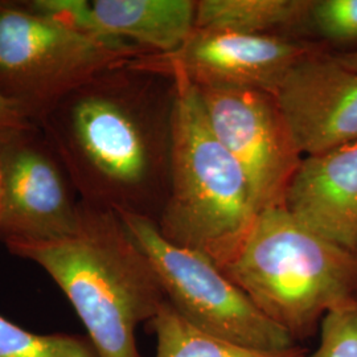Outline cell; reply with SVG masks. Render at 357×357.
I'll return each mask as SVG.
<instances>
[{
	"instance_id": "17",
	"label": "cell",
	"mask_w": 357,
	"mask_h": 357,
	"mask_svg": "<svg viewBox=\"0 0 357 357\" xmlns=\"http://www.w3.org/2000/svg\"><path fill=\"white\" fill-rule=\"evenodd\" d=\"M310 24L320 36L335 43L357 41V0H317Z\"/></svg>"
},
{
	"instance_id": "20",
	"label": "cell",
	"mask_w": 357,
	"mask_h": 357,
	"mask_svg": "<svg viewBox=\"0 0 357 357\" xmlns=\"http://www.w3.org/2000/svg\"><path fill=\"white\" fill-rule=\"evenodd\" d=\"M0 197H1V178H0Z\"/></svg>"
},
{
	"instance_id": "14",
	"label": "cell",
	"mask_w": 357,
	"mask_h": 357,
	"mask_svg": "<svg viewBox=\"0 0 357 357\" xmlns=\"http://www.w3.org/2000/svg\"><path fill=\"white\" fill-rule=\"evenodd\" d=\"M147 324L156 337L155 357H305L308 352L299 344L281 351L236 344L197 328L168 301Z\"/></svg>"
},
{
	"instance_id": "10",
	"label": "cell",
	"mask_w": 357,
	"mask_h": 357,
	"mask_svg": "<svg viewBox=\"0 0 357 357\" xmlns=\"http://www.w3.org/2000/svg\"><path fill=\"white\" fill-rule=\"evenodd\" d=\"M275 97L303 155L357 142V72L333 54L320 50L295 65Z\"/></svg>"
},
{
	"instance_id": "3",
	"label": "cell",
	"mask_w": 357,
	"mask_h": 357,
	"mask_svg": "<svg viewBox=\"0 0 357 357\" xmlns=\"http://www.w3.org/2000/svg\"><path fill=\"white\" fill-rule=\"evenodd\" d=\"M220 270L296 343L319 332L327 314L357 303V250L307 229L284 208L258 213Z\"/></svg>"
},
{
	"instance_id": "19",
	"label": "cell",
	"mask_w": 357,
	"mask_h": 357,
	"mask_svg": "<svg viewBox=\"0 0 357 357\" xmlns=\"http://www.w3.org/2000/svg\"><path fill=\"white\" fill-rule=\"evenodd\" d=\"M335 59L339 64L343 65L345 68L357 72V51L347 52L343 54H336Z\"/></svg>"
},
{
	"instance_id": "9",
	"label": "cell",
	"mask_w": 357,
	"mask_h": 357,
	"mask_svg": "<svg viewBox=\"0 0 357 357\" xmlns=\"http://www.w3.org/2000/svg\"><path fill=\"white\" fill-rule=\"evenodd\" d=\"M320 50L315 43L283 35L195 28L178 51L146 53L135 63L163 76L181 75L196 88H243L275 96L294 66Z\"/></svg>"
},
{
	"instance_id": "2",
	"label": "cell",
	"mask_w": 357,
	"mask_h": 357,
	"mask_svg": "<svg viewBox=\"0 0 357 357\" xmlns=\"http://www.w3.org/2000/svg\"><path fill=\"white\" fill-rule=\"evenodd\" d=\"M65 294L100 357H142L137 328L167 302L153 265L114 209L79 200L76 227L50 241L6 243Z\"/></svg>"
},
{
	"instance_id": "12",
	"label": "cell",
	"mask_w": 357,
	"mask_h": 357,
	"mask_svg": "<svg viewBox=\"0 0 357 357\" xmlns=\"http://www.w3.org/2000/svg\"><path fill=\"white\" fill-rule=\"evenodd\" d=\"M283 208L320 237L357 250V142L305 156Z\"/></svg>"
},
{
	"instance_id": "5",
	"label": "cell",
	"mask_w": 357,
	"mask_h": 357,
	"mask_svg": "<svg viewBox=\"0 0 357 357\" xmlns=\"http://www.w3.org/2000/svg\"><path fill=\"white\" fill-rule=\"evenodd\" d=\"M146 53L84 32L31 0H0V94L35 123L77 86Z\"/></svg>"
},
{
	"instance_id": "6",
	"label": "cell",
	"mask_w": 357,
	"mask_h": 357,
	"mask_svg": "<svg viewBox=\"0 0 357 357\" xmlns=\"http://www.w3.org/2000/svg\"><path fill=\"white\" fill-rule=\"evenodd\" d=\"M116 213L150 259L167 301L193 326L255 349L281 351L298 344L206 255L169 243L150 217Z\"/></svg>"
},
{
	"instance_id": "15",
	"label": "cell",
	"mask_w": 357,
	"mask_h": 357,
	"mask_svg": "<svg viewBox=\"0 0 357 357\" xmlns=\"http://www.w3.org/2000/svg\"><path fill=\"white\" fill-rule=\"evenodd\" d=\"M0 357H100L88 336L35 333L0 315Z\"/></svg>"
},
{
	"instance_id": "4",
	"label": "cell",
	"mask_w": 357,
	"mask_h": 357,
	"mask_svg": "<svg viewBox=\"0 0 357 357\" xmlns=\"http://www.w3.org/2000/svg\"><path fill=\"white\" fill-rule=\"evenodd\" d=\"M171 110L169 188L156 224L169 243L225 266L255 222L241 167L217 139L197 88L178 73Z\"/></svg>"
},
{
	"instance_id": "1",
	"label": "cell",
	"mask_w": 357,
	"mask_h": 357,
	"mask_svg": "<svg viewBox=\"0 0 357 357\" xmlns=\"http://www.w3.org/2000/svg\"><path fill=\"white\" fill-rule=\"evenodd\" d=\"M172 97V78L134 57L69 91L36 126L81 200L158 221L169 188Z\"/></svg>"
},
{
	"instance_id": "13",
	"label": "cell",
	"mask_w": 357,
	"mask_h": 357,
	"mask_svg": "<svg viewBox=\"0 0 357 357\" xmlns=\"http://www.w3.org/2000/svg\"><path fill=\"white\" fill-rule=\"evenodd\" d=\"M312 0H203L195 28L248 35H281L310 24Z\"/></svg>"
},
{
	"instance_id": "7",
	"label": "cell",
	"mask_w": 357,
	"mask_h": 357,
	"mask_svg": "<svg viewBox=\"0 0 357 357\" xmlns=\"http://www.w3.org/2000/svg\"><path fill=\"white\" fill-rule=\"evenodd\" d=\"M217 139L241 167L255 213L283 208L303 153L271 93L243 88H197Z\"/></svg>"
},
{
	"instance_id": "8",
	"label": "cell",
	"mask_w": 357,
	"mask_h": 357,
	"mask_svg": "<svg viewBox=\"0 0 357 357\" xmlns=\"http://www.w3.org/2000/svg\"><path fill=\"white\" fill-rule=\"evenodd\" d=\"M0 241H50L75 229L79 196L38 126L0 142Z\"/></svg>"
},
{
	"instance_id": "18",
	"label": "cell",
	"mask_w": 357,
	"mask_h": 357,
	"mask_svg": "<svg viewBox=\"0 0 357 357\" xmlns=\"http://www.w3.org/2000/svg\"><path fill=\"white\" fill-rule=\"evenodd\" d=\"M33 126H36V123L23 109L0 94V142Z\"/></svg>"
},
{
	"instance_id": "16",
	"label": "cell",
	"mask_w": 357,
	"mask_h": 357,
	"mask_svg": "<svg viewBox=\"0 0 357 357\" xmlns=\"http://www.w3.org/2000/svg\"><path fill=\"white\" fill-rule=\"evenodd\" d=\"M319 335L318 348L305 357H357V303L327 314Z\"/></svg>"
},
{
	"instance_id": "11",
	"label": "cell",
	"mask_w": 357,
	"mask_h": 357,
	"mask_svg": "<svg viewBox=\"0 0 357 357\" xmlns=\"http://www.w3.org/2000/svg\"><path fill=\"white\" fill-rule=\"evenodd\" d=\"M40 11L98 38L168 54L191 36L197 1L191 0H31Z\"/></svg>"
}]
</instances>
